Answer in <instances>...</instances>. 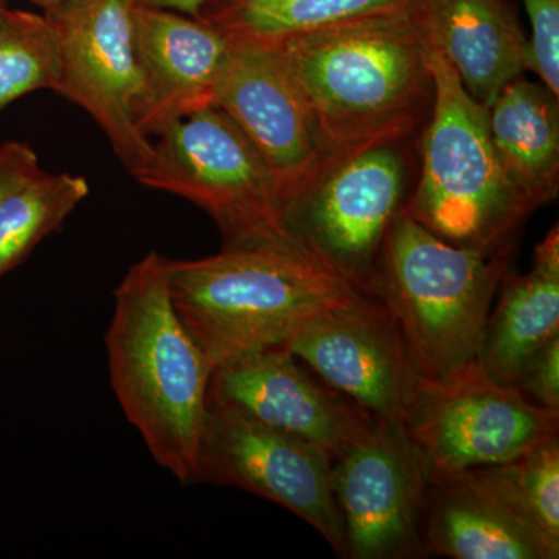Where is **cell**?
Returning <instances> with one entry per match:
<instances>
[{
	"label": "cell",
	"instance_id": "6da1fadb",
	"mask_svg": "<svg viewBox=\"0 0 559 559\" xmlns=\"http://www.w3.org/2000/svg\"><path fill=\"white\" fill-rule=\"evenodd\" d=\"M272 44L310 108L331 160L409 142L425 128L433 76L411 9Z\"/></svg>",
	"mask_w": 559,
	"mask_h": 559
},
{
	"label": "cell",
	"instance_id": "7a4b0ae2",
	"mask_svg": "<svg viewBox=\"0 0 559 559\" xmlns=\"http://www.w3.org/2000/svg\"><path fill=\"white\" fill-rule=\"evenodd\" d=\"M167 257L151 250L114 290L106 331L114 395L157 465L198 481L213 367L173 305Z\"/></svg>",
	"mask_w": 559,
	"mask_h": 559
},
{
	"label": "cell",
	"instance_id": "3957f363",
	"mask_svg": "<svg viewBox=\"0 0 559 559\" xmlns=\"http://www.w3.org/2000/svg\"><path fill=\"white\" fill-rule=\"evenodd\" d=\"M167 278L173 305L213 370L246 353L285 347L322 312L369 296L294 249L224 248L201 260L168 259Z\"/></svg>",
	"mask_w": 559,
	"mask_h": 559
},
{
	"label": "cell",
	"instance_id": "277c9868",
	"mask_svg": "<svg viewBox=\"0 0 559 559\" xmlns=\"http://www.w3.org/2000/svg\"><path fill=\"white\" fill-rule=\"evenodd\" d=\"M433 103L421 134V168L403 213L441 240L484 252L516 248L535 210L511 183L492 146L488 108L474 100L428 46Z\"/></svg>",
	"mask_w": 559,
	"mask_h": 559
},
{
	"label": "cell",
	"instance_id": "5b68a950",
	"mask_svg": "<svg viewBox=\"0 0 559 559\" xmlns=\"http://www.w3.org/2000/svg\"><path fill=\"white\" fill-rule=\"evenodd\" d=\"M514 257L516 248L484 252L451 245L400 213L373 296L399 322L425 380L477 359L492 300Z\"/></svg>",
	"mask_w": 559,
	"mask_h": 559
},
{
	"label": "cell",
	"instance_id": "8992f818",
	"mask_svg": "<svg viewBox=\"0 0 559 559\" xmlns=\"http://www.w3.org/2000/svg\"><path fill=\"white\" fill-rule=\"evenodd\" d=\"M154 138L148 160L134 179L207 212L223 235L224 248L308 252L286 229L282 198L266 160L223 110L207 106L171 121Z\"/></svg>",
	"mask_w": 559,
	"mask_h": 559
},
{
	"label": "cell",
	"instance_id": "52a82bcc",
	"mask_svg": "<svg viewBox=\"0 0 559 559\" xmlns=\"http://www.w3.org/2000/svg\"><path fill=\"white\" fill-rule=\"evenodd\" d=\"M406 143L331 162L283 210L286 229L301 248L371 296L389 231L409 198Z\"/></svg>",
	"mask_w": 559,
	"mask_h": 559
},
{
	"label": "cell",
	"instance_id": "ba28073f",
	"mask_svg": "<svg viewBox=\"0 0 559 559\" xmlns=\"http://www.w3.org/2000/svg\"><path fill=\"white\" fill-rule=\"evenodd\" d=\"M432 469L500 465L558 436L559 411L488 377L479 360L419 382L403 418Z\"/></svg>",
	"mask_w": 559,
	"mask_h": 559
},
{
	"label": "cell",
	"instance_id": "9c48e42d",
	"mask_svg": "<svg viewBox=\"0 0 559 559\" xmlns=\"http://www.w3.org/2000/svg\"><path fill=\"white\" fill-rule=\"evenodd\" d=\"M333 459L300 437L209 400L198 452V481L229 485L285 507L341 557L345 533L331 488Z\"/></svg>",
	"mask_w": 559,
	"mask_h": 559
},
{
	"label": "cell",
	"instance_id": "30bf717a",
	"mask_svg": "<svg viewBox=\"0 0 559 559\" xmlns=\"http://www.w3.org/2000/svg\"><path fill=\"white\" fill-rule=\"evenodd\" d=\"M428 457L401 418L374 419L331 469L345 533V557L403 559L423 554Z\"/></svg>",
	"mask_w": 559,
	"mask_h": 559
},
{
	"label": "cell",
	"instance_id": "8fae6325",
	"mask_svg": "<svg viewBox=\"0 0 559 559\" xmlns=\"http://www.w3.org/2000/svg\"><path fill=\"white\" fill-rule=\"evenodd\" d=\"M138 0H80L50 17L60 46L57 94L97 121L132 178L148 160L140 132V73L134 47Z\"/></svg>",
	"mask_w": 559,
	"mask_h": 559
},
{
	"label": "cell",
	"instance_id": "7c38bea8",
	"mask_svg": "<svg viewBox=\"0 0 559 559\" xmlns=\"http://www.w3.org/2000/svg\"><path fill=\"white\" fill-rule=\"evenodd\" d=\"M213 106L234 120L266 160L283 210L333 162L272 43L231 35Z\"/></svg>",
	"mask_w": 559,
	"mask_h": 559
},
{
	"label": "cell",
	"instance_id": "4fadbf2b",
	"mask_svg": "<svg viewBox=\"0 0 559 559\" xmlns=\"http://www.w3.org/2000/svg\"><path fill=\"white\" fill-rule=\"evenodd\" d=\"M285 348L373 419H403L423 380L399 322L370 294L310 320Z\"/></svg>",
	"mask_w": 559,
	"mask_h": 559
},
{
	"label": "cell",
	"instance_id": "5bb4252c",
	"mask_svg": "<svg viewBox=\"0 0 559 559\" xmlns=\"http://www.w3.org/2000/svg\"><path fill=\"white\" fill-rule=\"evenodd\" d=\"M209 400L310 441L333 462L374 423L340 392L312 380L285 347L246 353L221 364L210 378Z\"/></svg>",
	"mask_w": 559,
	"mask_h": 559
},
{
	"label": "cell",
	"instance_id": "9a60e30c",
	"mask_svg": "<svg viewBox=\"0 0 559 559\" xmlns=\"http://www.w3.org/2000/svg\"><path fill=\"white\" fill-rule=\"evenodd\" d=\"M134 47L140 73L138 127L145 138L213 106L230 53V33L205 17L138 3Z\"/></svg>",
	"mask_w": 559,
	"mask_h": 559
},
{
	"label": "cell",
	"instance_id": "2e32d148",
	"mask_svg": "<svg viewBox=\"0 0 559 559\" xmlns=\"http://www.w3.org/2000/svg\"><path fill=\"white\" fill-rule=\"evenodd\" d=\"M421 549L454 559H557L559 540L530 520L480 466L430 471Z\"/></svg>",
	"mask_w": 559,
	"mask_h": 559
},
{
	"label": "cell",
	"instance_id": "e0dca14e",
	"mask_svg": "<svg viewBox=\"0 0 559 559\" xmlns=\"http://www.w3.org/2000/svg\"><path fill=\"white\" fill-rule=\"evenodd\" d=\"M411 14L426 46L443 55L487 108L528 70V38L510 0H414Z\"/></svg>",
	"mask_w": 559,
	"mask_h": 559
},
{
	"label": "cell",
	"instance_id": "ac0fdd59",
	"mask_svg": "<svg viewBox=\"0 0 559 559\" xmlns=\"http://www.w3.org/2000/svg\"><path fill=\"white\" fill-rule=\"evenodd\" d=\"M498 293L477 360L491 380L518 388L533 358L559 337L558 224L536 246L532 270L507 272Z\"/></svg>",
	"mask_w": 559,
	"mask_h": 559
},
{
	"label": "cell",
	"instance_id": "d6986e66",
	"mask_svg": "<svg viewBox=\"0 0 559 559\" xmlns=\"http://www.w3.org/2000/svg\"><path fill=\"white\" fill-rule=\"evenodd\" d=\"M500 165L533 210L559 194V97L525 75L511 80L488 108Z\"/></svg>",
	"mask_w": 559,
	"mask_h": 559
},
{
	"label": "cell",
	"instance_id": "ffe728a7",
	"mask_svg": "<svg viewBox=\"0 0 559 559\" xmlns=\"http://www.w3.org/2000/svg\"><path fill=\"white\" fill-rule=\"evenodd\" d=\"M414 0H218L205 20L246 38L280 40L344 22L409 10Z\"/></svg>",
	"mask_w": 559,
	"mask_h": 559
},
{
	"label": "cell",
	"instance_id": "44dd1931",
	"mask_svg": "<svg viewBox=\"0 0 559 559\" xmlns=\"http://www.w3.org/2000/svg\"><path fill=\"white\" fill-rule=\"evenodd\" d=\"M90 194L81 176L43 171L0 205V277L35 250L40 241L60 230Z\"/></svg>",
	"mask_w": 559,
	"mask_h": 559
},
{
	"label": "cell",
	"instance_id": "7402d4cb",
	"mask_svg": "<svg viewBox=\"0 0 559 559\" xmlns=\"http://www.w3.org/2000/svg\"><path fill=\"white\" fill-rule=\"evenodd\" d=\"M60 46L46 14L0 10V112L32 92L57 91Z\"/></svg>",
	"mask_w": 559,
	"mask_h": 559
},
{
	"label": "cell",
	"instance_id": "603a6c76",
	"mask_svg": "<svg viewBox=\"0 0 559 559\" xmlns=\"http://www.w3.org/2000/svg\"><path fill=\"white\" fill-rule=\"evenodd\" d=\"M524 514L559 540V439L543 440L520 457L487 466Z\"/></svg>",
	"mask_w": 559,
	"mask_h": 559
},
{
	"label": "cell",
	"instance_id": "cb8c5ba5",
	"mask_svg": "<svg viewBox=\"0 0 559 559\" xmlns=\"http://www.w3.org/2000/svg\"><path fill=\"white\" fill-rule=\"evenodd\" d=\"M530 20L528 70L559 97V0H524Z\"/></svg>",
	"mask_w": 559,
	"mask_h": 559
},
{
	"label": "cell",
	"instance_id": "d4e9b609",
	"mask_svg": "<svg viewBox=\"0 0 559 559\" xmlns=\"http://www.w3.org/2000/svg\"><path fill=\"white\" fill-rule=\"evenodd\" d=\"M518 389L532 403L546 409L559 411V337L533 358Z\"/></svg>",
	"mask_w": 559,
	"mask_h": 559
},
{
	"label": "cell",
	"instance_id": "484cf974",
	"mask_svg": "<svg viewBox=\"0 0 559 559\" xmlns=\"http://www.w3.org/2000/svg\"><path fill=\"white\" fill-rule=\"evenodd\" d=\"M43 173L38 156L22 142L0 145V205Z\"/></svg>",
	"mask_w": 559,
	"mask_h": 559
},
{
	"label": "cell",
	"instance_id": "4316f807",
	"mask_svg": "<svg viewBox=\"0 0 559 559\" xmlns=\"http://www.w3.org/2000/svg\"><path fill=\"white\" fill-rule=\"evenodd\" d=\"M139 5L150 9L173 11L190 17H202L205 11L218 0H138Z\"/></svg>",
	"mask_w": 559,
	"mask_h": 559
},
{
	"label": "cell",
	"instance_id": "83f0119b",
	"mask_svg": "<svg viewBox=\"0 0 559 559\" xmlns=\"http://www.w3.org/2000/svg\"><path fill=\"white\" fill-rule=\"evenodd\" d=\"M28 2L43 9L46 16H53V14L61 13V11L68 10L69 7L75 5L80 0H28Z\"/></svg>",
	"mask_w": 559,
	"mask_h": 559
},
{
	"label": "cell",
	"instance_id": "f1b7e54d",
	"mask_svg": "<svg viewBox=\"0 0 559 559\" xmlns=\"http://www.w3.org/2000/svg\"><path fill=\"white\" fill-rule=\"evenodd\" d=\"M3 7H5V0H0V10H2Z\"/></svg>",
	"mask_w": 559,
	"mask_h": 559
}]
</instances>
